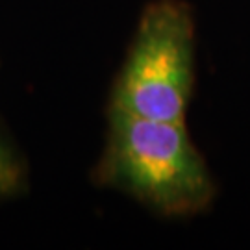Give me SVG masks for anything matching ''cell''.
Listing matches in <instances>:
<instances>
[{
	"instance_id": "1",
	"label": "cell",
	"mask_w": 250,
	"mask_h": 250,
	"mask_svg": "<svg viewBox=\"0 0 250 250\" xmlns=\"http://www.w3.org/2000/svg\"><path fill=\"white\" fill-rule=\"evenodd\" d=\"M97 182L126 193L167 217L200 213L215 182L186 121H158L107 111L106 145Z\"/></svg>"
},
{
	"instance_id": "2",
	"label": "cell",
	"mask_w": 250,
	"mask_h": 250,
	"mask_svg": "<svg viewBox=\"0 0 250 250\" xmlns=\"http://www.w3.org/2000/svg\"><path fill=\"white\" fill-rule=\"evenodd\" d=\"M195 83V22L188 4L156 0L137 22L109 111L186 121Z\"/></svg>"
},
{
	"instance_id": "3",
	"label": "cell",
	"mask_w": 250,
	"mask_h": 250,
	"mask_svg": "<svg viewBox=\"0 0 250 250\" xmlns=\"http://www.w3.org/2000/svg\"><path fill=\"white\" fill-rule=\"evenodd\" d=\"M24 184V167L17 152L11 148L6 137L0 134V197L17 193Z\"/></svg>"
}]
</instances>
